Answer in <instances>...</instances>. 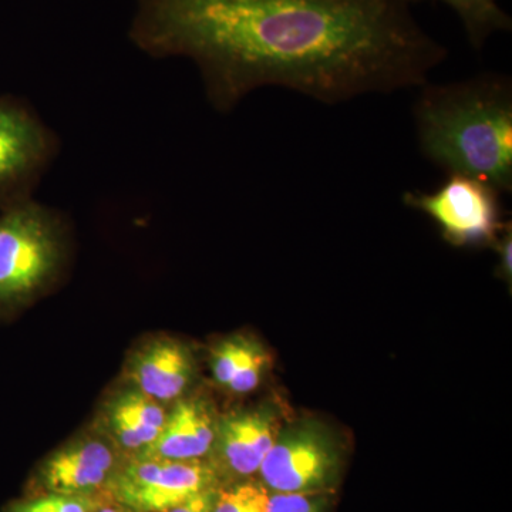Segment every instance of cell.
Masks as SVG:
<instances>
[{
  "mask_svg": "<svg viewBox=\"0 0 512 512\" xmlns=\"http://www.w3.org/2000/svg\"><path fill=\"white\" fill-rule=\"evenodd\" d=\"M269 365V355L264 348L258 350L251 359L242 366L231 383L228 384L229 392L247 394L255 390L261 383L266 367Z\"/></svg>",
  "mask_w": 512,
  "mask_h": 512,
  "instance_id": "cell-18",
  "label": "cell"
},
{
  "mask_svg": "<svg viewBox=\"0 0 512 512\" xmlns=\"http://www.w3.org/2000/svg\"><path fill=\"white\" fill-rule=\"evenodd\" d=\"M261 348V343L247 336H232L222 340L211 353V370L215 382L227 389L242 366Z\"/></svg>",
  "mask_w": 512,
  "mask_h": 512,
  "instance_id": "cell-14",
  "label": "cell"
},
{
  "mask_svg": "<svg viewBox=\"0 0 512 512\" xmlns=\"http://www.w3.org/2000/svg\"><path fill=\"white\" fill-rule=\"evenodd\" d=\"M57 151L56 134L26 101L0 97V211L32 200Z\"/></svg>",
  "mask_w": 512,
  "mask_h": 512,
  "instance_id": "cell-4",
  "label": "cell"
},
{
  "mask_svg": "<svg viewBox=\"0 0 512 512\" xmlns=\"http://www.w3.org/2000/svg\"><path fill=\"white\" fill-rule=\"evenodd\" d=\"M167 413L140 390H124L107 403L104 426L110 440L128 453H143L163 430Z\"/></svg>",
  "mask_w": 512,
  "mask_h": 512,
  "instance_id": "cell-12",
  "label": "cell"
},
{
  "mask_svg": "<svg viewBox=\"0 0 512 512\" xmlns=\"http://www.w3.org/2000/svg\"><path fill=\"white\" fill-rule=\"evenodd\" d=\"M500 271L505 279H511L512 272V237L505 235L500 245Z\"/></svg>",
  "mask_w": 512,
  "mask_h": 512,
  "instance_id": "cell-20",
  "label": "cell"
},
{
  "mask_svg": "<svg viewBox=\"0 0 512 512\" xmlns=\"http://www.w3.org/2000/svg\"><path fill=\"white\" fill-rule=\"evenodd\" d=\"M500 190L480 178L448 174L447 180L429 192H406L404 201L429 215L456 245L491 241L500 227Z\"/></svg>",
  "mask_w": 512,
  "mask_h": 512,
  "instance_id": "cell-6",
  "label": "cell"
},
{
  "mask_svg": "<svg viewBox=\"0 0 512 512\" xmlns=\"http://www.w3.org/2000/svg\"><path fill=\"white\" fill-rule=\"evenodd\" d=\"M269 493L261 481H241L218 490L212 512H268Z\"/></svg>",
  "mask_w": 512,
  "mask_h": 512,
  "instance_id": "cell-15",
  "label": "cell"
},
{
  "mask_svg": "<svg viewBox=\"0 0 512 512\" xmlns=\"http://www.w3.org/2000/svg\"><path fill=\"white\" fill-rule=\"evenodd\" d=\"M89 500L74 495L50 494L35 500L10 504L5 512H90Z\"/></svg>",
  "mask_w": 512,
  "mask_h": 512,
  "instance_id": "cell-16",
  "label": "cell"
},
{
  "mask_svg": "<svg viewBox=\"0 0 512 512\" xmlns=\"http://www.w3.org/2000/svg\"><path fill=\"white\" fill-rule=\"evenodd\" d=\"M218 419L202 399L180 400L167 414L154 443L136 457L160 460H201L214 448Z\"/></svg>",
  "mask_w": 512,
  "mask_h": 512,
  "instance_id": "cell-11",
  "label": "cell"
},
{
  "mask_svg": "<svg viewBox=\"0 0 512 512\" xmlns=\"http://www.w3.org/2000/svg\"><path fill=\"white\" fill-rule=\"evenodd\" d=\"M97 512H121L120 510H116V508H101L100 511Z\"/></svg>",
  "mask_w": 512,
  "mask_h": 512,
  "instance_id": "cell-21",
  "label": "cell"
},
{
  "mask_svg": "<svg viewBox=\"0 0 512 512\" xmlns=\"http://www.w3.org/2000/svg\"><path fill=\"white\" fill-rule=\"evenodd\" d=\"M424 156L448 174L512 190V89L504 77L426 87L414 110Z\"/></svg>",
  "mask_w": 512,
  "mask_h": 512,
  "instance_id": "cell-2",
  "label": "cell"
},
{
  "mask_svg": "<svg viewBox=\"0 0 512 512\" xmlns=\"http://www.w3.org/2000/svg\"><path fill=\"white\" fill-rule=\"evenodd\" d=\"M119 468L113 446L93 437L60 448L47 458L39 477L52 494L87 497L109 485Z\"/></svg>",
  "mask_w": 512,
  "mask_h": 512,
  "instance_id": "cell-9",
  "label": "cell"
},
{
  "mask_svg": "<svg viewBox=\"0 0 512 512\" xmlns=\"http://www.w3.org/2000/svg\"><path fill=\"white\" fill-rule=\"evenodd\" d=\"M409 2V0H407ZM460 16L471 45L480 49L485 40L500 30L511 29V19L495 0H441Z\"/></svg>",
  "mask_w": 512,
  "mask_h": 512,
  "instance_id": "cell-13",
  "label": "cell"
},
{
  "mask_svg": "<svg viewBox=\"0 0 512 512\" xmlns=\"http://www.w3.org/2000/svg\"><path fill=\"white\" fill-rule=\"evenodd\" d=\"M128 377L136 389L158 403L180 399L195 377L191 350L174 339H154L131 356Z\"/></svg>",
  "mask_w": 512,
  "mask_h": 512,
  "instance_id": "cell-10",
  "label": "cell"
},
{
  "mask_svg": "<svg viewBox=\"0 0 512 512\" xmlns=\"http://www.w3.org/2000/svg\"><path fill=\"white\" fill-rule=\"evenodd\" d=\"M130 39L194 60L212 106L281 86L323 103L423 86L446 50L407 0H137Z\"/></svg>",
  "mask_w": 512,
  "mask_h": 512,
  "instance_id": "cell-1",
  "label": "cell"
},
{
  "mask_svg": "<svg viewBox=\"0 0 512 512\" xmlns=\"http://www.w3.org/2000/svg\"><path fill=\"white\" fill-rule=\"evenodd\" d=\"M212 487H218L212 464L143 457L120 467L109 484L116 500L137 512H165Z\"/></svg>",
  "mask_w": 512,
  "mask_h": 512,
  "instance_id": "cell-7",
  "label": "cell"
},
{
  "mask_svg": "<svg viewBox=\"0 0 512 512\" xmlns=\"http://www.w3.org/2000/svg\"><path fill=\"white\" fill-rule=\"evenodd\" d=\"M326 493H269L268 512H326Z\"/></svg>",
  "mask_w": 512,
  "mask_h": 512,
  "instance_id": "cell-17",
  "label": "cell"
},
{
  "mask_svg": "<svg viewBox=\"0 0 512 512\" xmlns=\"http://www.w3.org/2000/svg\"><path fill=\"white\" fill-rule=\"evenodd\" d=\"M281 429L278 413L269 406L228 414L218 420L212 466L232 477L258 473Z\"/></svg>",
  "mask_w": 512,
  "mask_h": 512,
  "instance_id": "cell-8",
  "label": "cell"
},
{
  "mask_svg": "<svg viewBox=\"0 0 512 512\" xmlns=\"http://www.w3.org/2000/svg\"><path fill=\"white\" fill-rule=\"evenodd\" d=\"M218 490H220V485L208 488V490L192 495L184 503L175 505V507L165 512H212L215 500H217Z\"/></svg>",
  "mask_w": 512,
  "mask_h": 512,
  "instance_id": "cell-19",
  "label": "cell"
},
{
  "mask_svg": "<svg viewBox=\"0 0 512 512\" xmlns=\"http://www.w3.org/2000/svg\"><path fill=\"white\" fill-rule=\"evenodd\" d=\"M66 251V229L57 212L33 200L0 211V318L56 281Z\"/></svg>",
  "mask_w": 512,
  "mask_h": 512,
  "instance_id": "cell-3",
  "label": "cell"
},
{
  "mask_svg": "<svg viewBox=\"0 0 512 512\" xmlns=\"http://www.w3.org/2000/svg\"><path fill=\"white\" fill-rule=\"evenodd\" d=\"M339 470L335 437L318 421L305 420L282 427L258 473L272 493H328Z\"/></svg>",
  "mask_w": 512,
  "mask_h": 512,
  "instance_id": "cell-5",
  "label": "cell"
}]
</instances>
